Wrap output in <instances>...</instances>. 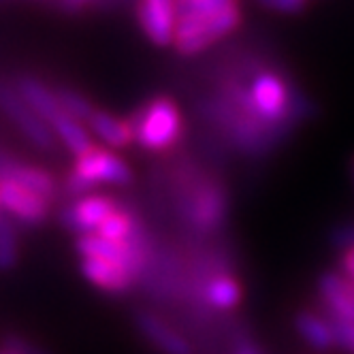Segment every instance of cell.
Masks as SVG:
<instances>
[{"label": "cell", "instance_id": "6da1fadb", "mask_svg": "<svg viewBox=\"0 0 354 354\" xmlns=\"http://www.w3.org/2000/svg\"><path fill=\"white\" fill-rule=\"evenodd\" d=\"M229 103H233L241 113L254 118L269 129L288 120L290 113V88L282 75L273 71H261L250 88L233 86L229 88Z\"/></svg>", "mask_w": 354, "mask_h": 354}, {"label": "cell", "instance_id": "7a4b0ae2", "mask_svg": "<svg viewBox=\"0 0 354 354\" xmlns=\"http://www.w3.org/2000/svg\"><path fill=\"white\" fill-rule=\"evenodd\" d=\"M135 141L147 151H165L180 141L184 133L182 111L169 96L151 98L131 120Z\"/></svg>", "mask_w": 354, "mask_h": 354}, {"label": "cell", "instance_id": "3957f363", "mask_svg": "<svg viewBox=\"0 0 354 354\" xmlns=\"http://www.w3.org/2000/svg\"><path fill=\"white\" fill-rule=\"evenodd\" d=\"M0 109L11 118V122L21 131V135L32 141L39 149L56 147V135L49 129V124L19 96L15 86L0 84Z\"/></svg>", "mask_w": 354, "mask_h": 354}, {"label": "cell", "instance_id": "277c9868", "mask_svg": "<svg viewBox=\"0 0 354 354\" xmlns=\"http://www.w3.org/2000/svg\"><path fill=\"white\" fill-rule=\"evenodd\" d=\"M73 173L82 175L84 180L94 186L111 184V186H129L133 182V169L118 154L103 147H92L84 156L75 158Z\"/></svg>", "mask_w": 354, "mask_h": 354}, {"label": "cell", "instance_id": "5b68a950", "mask_svg": "<svg viewBox=\"0 0 354 354\" xmlns=\"http://www.w3.org/2000/svg\"><path fill=\"white\" fill-rule=\"evenodd\" d=\"M115 209H120V207L115 203V198H111V196H103V194L80 196L62 212V224L66 229L80 233V235L96 233L98 226L103 224Z\"/></svg>", "mask_w": 354, "mask_h": 354}, {"label": "cell", "instance_id": "8992f818", "mask_svg": "<svg viewBox=\"0 0 354 354\" xmlns=\"http://www.w3.org/2000/svg\"><path fill=\"white\" fill-rule=\"evenodd\" d=\"M137 19L145 37L158 45L169 47L175 41L177 7L175 0H141L137 7Z\"/></svg>", "mask_w": 354, "mask_h": 354}, {"label": "cell", "instance_id": "52a82bcc", "mask_svg": "<svg viewBox=\"0 0 354 354\" xmlns=\"http://www.w3.org/2000/svg\"><path fill=\"white\" fill-rule=\"evenodd\" d=\"M0 209L24 224H41L49 216V198L35 194L13 182L0 180Z\"/></svg>", "mask_w": 354, "mask_h": 354}, {"label": "cell", "instance_id": "ba28073f", "mask_svg": "<svg viewBox=\"0 0 354 354\" xmlns=\"http://www.w3.org/2000/svg\"><path fill=\"white\" fill-rule=\"evenodd\" d=\"M318 292L333 320L354 322V282L335 271H326L318 280Z\"/></svg>", "mask_w": 354, "mask_h": 354}, {"label": "cell", "instance_id": "9c48e42d", "mask_svg": "<svg viewBox=\"0 0 354 354\" xmlns=\"http://www.w3.org/2000/svg\"><path fill=\"white\" fill-rule=\"evenodd\" d=\"M0 180L13 182L35 194L45 196V198H52L56 194V182L52 175L45 173L39 167L15 160L7 154H0Z\"/></svg>", "mask_w": 354, "mask_h": 354}, {"label": "cell", "instance_id": "30bf717a", "mask_svg": "<svg viewBox=\"0 0 354 354\" xmlns=\"http://www.w3.org/2000/svg\"><path fill=\"white\" fill-rule=\"evenodd\" d=\"M82 273L88 282H92L100 290H107L113 295L126 292L135 282V273L129 267L105 259H84Z\"/></svg>", "mask_w": 354, "mask_h": 354}, {"label": "cell", "instance_id": "8fae6325", "mask_svg": "<svg viewBox=\"0 0 354 354\" xmlns=\"http://www.w3.org/2000/svg\"><path fill=\"white\" fill-rule=\"evenodd\" d=\"M224 214H226V198L220 186H207V188H201L194 194L188 218L196 229L214 231L222 224Z\"/></svg>", "mask_w": 354, "mask_h": 354}, {"label": "cell", "instance_id": "7c38bea8", "mask_svg": "<svg viewBox=\"0 0 354 354\" xmlns=\"http://www.w3.org/2000/svg\"><path fill=\"white\" fill-rule=\"evenodd\" d=\"M15 90L19 92V96L26 100V103L52 126L54 120H58L64 111L60 107V100L56 96V90H49L43 82H39L37 77H30V75H24V77L17 80Z\"/></svg>", "mask_w": 354, "mask_h": 354}, {"label": "cell", "instance_id": "4fadbf2b", "mask_svg": "<svg viewBox=\"0 0 354 354\" xmlns=\"http://www.w3.org/2000/svg\"><path fill=\"white\" fill-rule=\"evenodd\" d=\"M137 326L139 331L154 344L160 352L165 354H192L188 342L171 328L162 318L154 316V314H147V312H141L137 316Z\"/></svg>", "mask_w": 354, "mask_h": 354}, {"label": "cell", "instance_id": "5bb4252c", "mask_svg": "<svg viewBox=\"0 0 354 354\" xmlns=\"http://www.w3.org/2000/svg\"><path fill=\"white\" fill-rule=\"evenodd\" d=\"M90 133L94 137H98L105 145L113 147V149H122L135 143V133L133 126L129 124V120H120L115 115H111L109 111H94V115L88 122Z\"/></svg>", "mask_w": 354, "mask_h": 354}, {"label": "cell", "instance_id": "9a60e30c", "mask_svg": "<svg viewBox=\"0 0 354 354\" xmlns=\"http://www.w3.org/2000/svg\"><path fill=\"white\" fill-rule=\"evenodd\" d=\"M295 326H297L299 335L306 339V344L312 346L318 352H326V350H331V348L337 346L333 322L328 318H324V316H320V314L301 312L295 318Z\"/></svg>", "mask_w": 354, "mask_h": 354}, {"label": "cell", "instance_id": "2e32d148", "mask_svg": "<svg viewBox=\"0 0 354 354\" xmlns=\"http://www.w3.org/2000/svg\"><path fill=\"white\" fill-rule=\"evenodd\" d=\"M52 131L66 145V149L73 151L75 158L84 156L86 151H90L94 147L90 131L84 126V122L71 118L68 113H62L58 120L52 122Z\"/></svg>", "mask_w": 354, "mask_h": 354}, {"label": "cell", "instance_id": "e0dca14e", "mask_svg": "<svg viewBox=\"0 0 354 354\" xmlns=\"http://www.w3.org/2000/svg\"><path fill=\"white\" fill-rule=\"evenodd\" d=\"M205 299L216 310H233L241 301V284L231 275H218L205 286Z\"/></svg>", "mask_w": 354, "mask_h": 354}, {"label": "cell", "instance_id": "ac0fdd59", "mask_svg": "<svg viewBox=\"0 0 354 354\" xmlns=\"http://www.w3.org/2000/svg\"><path fill=\"white\" fill-rule=\"evenodd\" d=\"M203 19V35L209 41V45H214L216 41H220L222 37L231 35L233 30L239 28L241 24V9L239 3L224 7L222 11L209 15V17H201Z\"/></svg>", "mask_w": 354, "mask_h": 354}, {"label": "cell", "instance_id": "d6986e66", "mask_svg": "<svg viewBox=\"0 0 354 354\" xmlns=\"http://www.w3.org/2000/svg\"><path fill=\"white\" fill-rule=\"evenodd\" d=\"M96 235L109 239V241H118L124 243L135 237V218L124 212V209H115L103 224L96 229Z\"/></svg>", "mask_w": 354, "mask_h": 354}, {"label": "cell", "instance_id": "ffe728a7", "mask_svg": "<svg viewBox=\"0 0 354 354\" xmlns=\"http://www.w3.org/2000/svg\"><path fill=\"white\" fill-rule=\"evenodd\" d=\"M19 259L17 226L9 216H0V271H9Z\"/></svg>", "mask_w": 354, "mask_h": 354}, {"label": "cell", "instance_id": "44dd1931", "mask_svg": "<svg viewBox=\"0 0 354 354\" xmlns=\"http://www.w3.org/2000/svg\"><path fill=\"white\" fill-rule=\"evenodd\" d=\"M56 96L60 100V107L64 113H68L71 118L75 120H80V122H90V118L94 115V105L90 103V100L80 94V92H75V90H68V88H60L56 90Z\"/></svg>", "mask_w": 354, "mask_h": 354}, {"label": "cell", "instance_id": "7402d4cb", "mask_svg": "<svg viewBox=\"0 0 354 354\" xmlns=\"http://www.w3.org/2000/svg\"><path fill=\"white\" fill-rule=\"evenodd\" d=\"M237 0H190L182 9H177V15H196V17H209L224 7L235 5Z\"/></svg>", "mask_w": 354, "mask_h": 354}, {"label": "cell", "instance_id": "603a6c76", "mask_svg": "<svg viewBox=\"0 0 354 354\" xmlns=\"http://www.w3.org/2000/svg\"><path fill=\"white\" fill-rule=\"evenodd\" d=\"M333 331H335V342L342 350H346L348 354H354V322L348 320H333Z\"/></svg>", "mask_w": 354, "mask_h": 354}, {"label": "cell", "instance_id": "cb8c5ba5", "mask_svg": "<svg viewBox=\"0 0 354 354\" xmlns=\"http://www.w3.org/2000/svg\"><path fill=\"white\" fill-rule=\"evenodd\" d=\"M257 3L263 9L286 13V15L301 13V11H306V7H308V0H257Z\"/></svg>", "mask_w": 354, "mask_h": 354}, {"label": "cell", "instance_id": "d4e9b609", "mask_svg": "<svg viewBox=\"0 0 354 354\" xmlns=\"http://www.w3.org/2000/svg\"><path fill=\"white\" fill-rule=\"evenodd\" d=\"M3 352H7V354H47L39 346L21 339V337H7L3 342Z\"/></svg>", "mask_w": 354, "mask_h": 354}, {"label": "cell", "instance_id": "484cf974", "mask_svg": "<svg viewBox=\"0 0 354 354\" xmlns=\"http://www.w3.org/2000/svg\"><path fill=\"white\" fill-rule=\"evenodd\" d=\"M66 192L71 194V196H75V198H80V196H88L96 186L92 184V182H88V180H84L82 175H77V173H73L71 171V175L66 177Z\"/></svg>", "mask_w": 354, "mask_h": 354}, {"label": "cell", "instance_id": "4316f807", "mask_svg": "<svg viewBox=\"0 0 354 354\" xmlns=\"http://www.w3.org/2000/svg\"><path fill=\"white\" fill-rule=\"evenodd\" d=\"M333 243H335L337 248H342L344 252H346V250H352V248H354V224L339 226V229L333 233Z\"/></svg>", "mask_w": 354, "mask_h": 354}, {"label": "cell", "instance_id": "83f0119b", "mask_svg": "<svg viewBox=\"0 0 354 354\" xmlns=\"http://www.w3.org/2000/svg\"><path fill=\"white\" fill-rule=\"evenodd\" d=\"M342 269H344V273L350 277V280L354 282V248L344 252V257H342Z\"/></svg>", "mask_w": 354, "mask_h": 354}, {"label": "cell", "instance_id": "f1b7e54d", "mask_svg": "<svg viewBox=\"0 0 354 354\" xmlns=\"http://www.w3.org/2000/svg\"><path fill=\"white\" fill-rule=\"evenodd\" d=\"M237 354H261V352H259V348L254 344H241Z\"/></svg>", "mask_w": 354, "mask_h": 354}, {"label": "cell", "instance_id": "f546056e", "mask_svg": "<svg viewBox=\"0 0 354 354\" xmlns=\"http://www.w3.org/2000/svg\"><path fill=\"white\" fill-rule=\"evenodd\" d=\"M62 3H64L68 9H82L84 5L90 3V0H62Z\"/></svg>", "mask_w": 354, "mask_h": 354}, {"label": "cell", "instance_id": "4dcf8cb0", "mask_svg": "<svg viewBox=\"0 0 354 354\" xmlns=\"http://www.w3.org/2000/svg\"><path fill=\"white\" fill-rule=\"evenodd\" d=\"M188 3H190V0H175V7H177V9H182V7H186Z\"/></svg>", "mask_w": 354, "mask_h": 354}, {"label": "cell", "instance_id": "1f68e13d", "mask_svg": "<svg viewBox=\"0 0 354 354\" xmlns=\"http://www.w3.org/2000/svg\"><path fill=\"white\" fill-rule=\"evenodd\" d=\"M352 169H354V158H352Z\"/></svg>", "mask_w": 354, "mask_h": 354}, {"label": "cell", "instance_id": "d6a6232c", "mask_svg": "<svg viewBox=\"0 0 354 354\" xmlns=\"http://www.w3.org/2000/svg\"><path fill=\"white\" fill-rule=\"evenodd\" d=\"M0 354H7V352H0Z\"/></svg>", "mask_w": 354, "mask_h": 354}]
</instances>
